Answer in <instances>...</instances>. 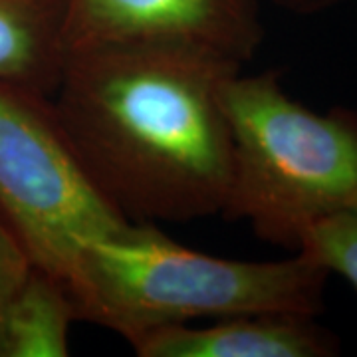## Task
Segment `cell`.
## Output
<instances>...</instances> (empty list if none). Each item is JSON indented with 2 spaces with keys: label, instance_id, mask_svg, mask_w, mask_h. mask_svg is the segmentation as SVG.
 Here are the masks:
<instances>
[{
  "label": "cell",
  "instance_id": "9c48e42d",
  "mask_svg": "<svg viewBox=\"0 0 357 357\" xmlns=\"http://www.w3.org/2000/svg\"><path fill=\"white\" fill-rule=\"evenodd\" d=\"M296 252L312 258L357 290V208L324 218L307 230Z\"/></svg>",
  "mask_w": 357,
  "mask_h": 357
},
{
  "label": "cell",
  "instance_id": "7a4b0ae2",
  "mask_svg": "<svg viewBox=\"0 0 357 357\" xmlns=\"http://www.w3.org/2000/svg\"><path fill=\"white\" fill-rule=\"evenodd\" d=\"M330 272L302 252L282 260H232L192 250L157 225L128 222L86 243L64 286L77 321L128 344L195 319L258 312L319 316Z\"/></svg>",
  "mask_w": 357,
  "mask_h": 357
},
{
  "label": "cell",
  "instance_id": "52a82bcc",
  "mask_svg": "<svg viewBox=\"0 0 357 357\" xmlns=\"http://www.w3.org/2000/svg\"><path fill=\"white\" fill-rule=\"evenodd\" d=\"M66 0H0V79L52 96L64 70Z\"/></svg>",
  "mask_w": 357,
  "mask_h": 357
},
{
  "label": "cell",
  "instance_id": "277c9868",
  "mask_svg": "<svg viewBox=\"0 0 357 357\" xmlns=\"http://www.w3.org/2000/svg\"><path fill=\"white\" fill-rule=\"evenodd\" d=\"M0 220L64 284L79 248L126 227L82 169L50 96L0 79Z\"/></svg>",
  "mask_w": 357,
  "mask_h": 357
},
{
  "label": "cell",
  "instance_id": "6da1fadb",
  "mask_svg": "<svg viewBox=\"0 0 357 357\" xmlns=\"http://www.w3.org/2000/svg\"><path fill=\"white\" fill-rule=\"evenodd\" d=\"M243 66L181 44H107L66 54L50 96L96 191L129 222L222 215L232 139L222 91Z\"/></svg>",
  "mask_w": 357,
  "mask_h": 357
},
{
  "label": "cell",
  "instance_id": "3957f363",
  "mask_svg": "<svg viewBox=\"0 0 357 357\" xmlns=\"http://www.w3.org/2000/svg\"><path fill=\"white\" fill-rule=\"evenodd\" d=\"M232 177L222 217L296 252L316 222L357 208V109H310L278 70L229 77L222 91Z\"/></svg>",
  "mask_w": 357,
  "mask_h": 357
},
{
  "label": "cell",
  "instance_id": "8992f818",
  "mask_svg": "<svg viewBox=\"0 0 357 357\" xmlns=\"http://www.w3.org/2000/svg\"><path fill=\"white\" fill-rule=\"evenodd\" d=\"M139 357H333L340 337L318 316L258 312L211 319L208 326H169L131 342Z\"/></svg>",
  "mask_w": 357,
  "mask_h": 357
},
{
  "label": "cell",
  "instance_id": "5b68a950",
  "mask_svg": "<svg viewBox=\"0 0 357 357\" xmlns=\"http://www.w3.org/2000/svg\"><path fill=\"white\" fill-rule=\"evenodd\" d=\"M264 40L260 0H66V54L159 42L250 62Z\"/></svg>",
  "mask_w": 357,
  "mask_h": 357
},
{
  "label": "cell",
  "instance_id": "ba28073f",
  "mask_svg": "<svg viewBox=\"0 0 357 357\" xmlns=\"http://www.w3.org/2000/svg\"><path fill=\"white\" fill-rule=\"evenodd\" d=\"M74 321L76 310L64 284L34 266L4 318L0 357L70 356Z\"/></svg>",
  "mask_w": 357,
  "mask_h": 357
},
{
  "label": "cell",
  "instance_id": "30bf717a",
  "mask_svg": "<svg viewBox=\"0 0 357 357\" xmlns=\"http://www.w3.org/2000/svg\"><path fill=\"white\" fill-rule=\"evenodd\" d=\"M32 268L34 264L30 256L26 255L22 244L18 243V238L10 232V229L0 220V335L8 307L22 290Z\"/></svg>",
  "mask_w": 357,
  "mask_h": 357
},
{
  "label": "cell",
  "instance_id": "8fae6325",
  "mask_svg": "<svg viewBox=\"0 0 357 357\" xmlns=\"http://www.w3.org/2000/svg\"><path fill=\"white\" fill-rule=\"evenodd\" d=\"M268 2L298 16H314V14L332 10L344 0H268Z\"/></svg>",
  "mask_w": 357,
  "mask_h": 357
}]
</instances>
